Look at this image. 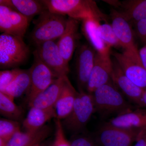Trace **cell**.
<instances>
[{
	"instance_id": "30bf717a",
	"label": "cell",
	"mask_w": 146,
	"mask_h": 146,
	"mask_svg": "<svg viewBox=\"0 0 146 146\" xmlns=\"http://www.w3.org/2000/svg\"><path fill=\"white\" fill-rule=\"evenodd\" d=\"M29 22L21 13L8 7L0 5V30L2 33L23 39Z\"/></svg>"
},
{
	"instance_id": "83f0119b",
	"label": "cell",
	"mask_w": 146,
	"mask_h": 146,
	"mask_svg": "<svg viewBox=\"0 0 146 146\" xmlns=\"http://www.w3.org/2000/svg\"><path fill=\"white\" fill-rule=\"evenodd\" d=\"M22 70L14 68L11 70H5L0 72V92L5 93L6 89L21 72Z\"/></svg>"
},
{
	"instance_id": "f1b7e54d",
	"label": "cell",
	"mask_w": 146,
	"mask_h": 146,
	"mask_svg": "<svg viewBox=\"0 0 146 146\" xmlns=\"http://www.w3.org/2000/svg\"><path fill=\"white\" fill-rule=\"evenodd\" d=\"M69 142L70 146H97L98 144L93 137L81 133L74 135Z\"/></svg>"
},
{
	"instance_id": "e0dca14e",
	"label": "cell",
	"mask_w": 146,
	"mask_h": 146,
	"mask_svg": "<svg viewBox=\"0 0 146 146\" xmlns=\"http://www.w3.org/2000/svg\"><path fill=\"white\" fill-rule=\"evenodd\" d=\"M77 93L67 76L62 91L55 106L56 115V119L63 120L70 115L73 109Z\"/></svg>"
},
{
	"instance_id": "e575fe53",
	"label": "cell",
	"mask_w": 146,
	"mask_h": 146,
	"mask_svg": "<svg viewBox=\"0 0 146 146\" xmlns=\"http://www.w3.org/2000/svg\"><path fill=\"white\" fill-rule=\"evenodd\" d=\"M7 143L1 138H0V146H6Z\"/></svg>"
},
{
	"instance_id": "52a82bcc",
	"label": "cell",
	"mask_w": 146,
	"mask_h": 146,
	"mask_svg": "<svg viewBox=\"0 0 146 146\" xmlns=\"http://www.w3.org/2000/svg\"><path fill=\"white\" fill-rule=\"evenodd\" d=\"M33 54L51 71L56 78L67 76L69 65L60 54L57 43L48 41L36 46Z\"/></svg>"
},
{
	"instance_id": "8d00e7d4",
	"label": "cell",
	"mask_w": 146,
	"mask_h": 146,
	"mask_svg": "<svg viewBox=\"0 0 146 146\" xmlns=\"http://www.w3.org/2000/svg\"><path fill=\"white\" fill-rule=\"evenodd\" d=\"M41 145H41V144H39V145H37L35 146H41Z\"/></svg>"
},
{
	"instance_id": "7a4b0ae2",
	"label": "cell",
	"mask_w": 146,
	"mask_h": 146,
	"mask_svg": "<svg viewBox=\"0 0 146 146\" xmlns=\"http://www.w3.org/2000/svg\"><path fill=\"white\" fill-rule=\"evenodd\" d=\"M95 112L102 115H119L133 110L132 106L111 82L100 86L92 93Z\"/></svg>"
},
{
	"instance_id": "9a60e30c",
	"label": "cell",
	"mask_w": 146,
	"mask_h": 146,
	"mask_svg": "<svg viewBox=\"0 0 146 146\" xmlns=\"http://www.w3.org/2000/svg\"><path fill=\"white\" fill-rule=\"evenodd\" d=\"M111 80L126 96L138 105L144 89L138 87L128 78L116 61L113 63Z\"/></svg>"
},
{
	"instance_id": "603a6c76",
	"label": "cell",
	"mask_w": 146,
	"mask_h": 146,
	"mask_svg": "<svg viewBox=\"0 0 146 146\" xmlns=\"http://www.w3.org/2000/svg\"><path fill=\"white\" fill-rule=\"evenodd\" d=\"M118 11L129 22L146 19V0H129L119 2Z\"/></svg>"
},
{
	"instance_id": "d4e9b609",
	"label": "cell",
	"mask_w": 146,
	"mask_h": 146,
	"mask_svg": "<svg viewBox=\"0 0 146 146\" xmlns=\"http://www.w3.org/2000/svg\"><path fill=\"white\" fill-rule=\"evenodd\" d=\"M0 113L9 119L18 121L23 117V112L6 94L0 92Z\"/></svg>"
},
{
	"instance_id": "3957f363",
	"label": "cell",
	"mask_w": 146,
	"mask_h": 146,
	"mask_svg": "<svg viewBox=\"0 0 146 146\" xmlns=\"http://www.w3.org/2000/svg\"><path fill=\"white\" fill-rule=\"evenodd\" d=\"M67 20L65 16L44 11L35 22L30 34L31 41L36 46L59 39L65 31Z\"/></svg>"
},
{
	"instance_id": "ba28073f",
	"label": "cell",
	"mask_w": 146,
	"mask_h": 146,
	"mask_svg": "<svg viewBox=\"0 0 146 146\" xmlns=\"http://www.w3.org/2000/svg\"><path fill=\"white\" fill-rule=\"evenodd\" d=\"M111 15V25L121 47L125 50L123 52L136 62L141 63L129 22L118 11L112 10Z\"/></svg>"
},
{
	"instance_id": "f546056e",
	"label": "cell",
	"mask_w": 146,
	"mask_h": 146,
	"mask_svg": "<svg viewBox=\"0 0 146 146\" xmlns=\"http://www.w3.org/2000/svg\"><path fill=\"white\" fill-rule=\"evenodd\" d=\"M55 119L56 127L54 140L55 146H70V142L65 138L61 121L57 119Z\"/></svg>"
},
{
	"instance_id": "d6986e66",
	"label": "cell",
	"mask_w": 146,
	"mask_h": 146,
	"mask_svg": "<svg viewBox=\"0 0 146 146\" xmlns=\"http://www.w3.org/2000/svg\"><path fill=\"white\" fill-rule=\"evenodd\" d=\"M107 123L118 127L146 129V109L131 110L116 116Z\"/></svg>"
},
{
	"instance_id": "836d02e7",
	"label": "cell",
	"mask_w": 146,
	"mask_h": 146,
	"mask_svg": "<svg viewBox=\"0 0 146 146\" xmlns=\"http://www.w3.org/2000/svg\"><path fill=\"white\" fill-rule=\"evenodd\" d=\"M138 106L141 108H146V89L144 90Z\"/></svg>"
},
{
	"instance_id": "d590c367",
	"label": "cell",
	"mask_w": 146,
	"mask_h": 146,
	"mask_svg": "<svg viewBox=\"0 0 146 146\" xmlns=\"http://www.w3.org/2000/svg\"><path fill=\"white\" fill-rule=\"evenodd\" d=\"M41 146H55L54 141L53 142H50V143L46 145H41Z\"/></svg>"
},
{
	"instance_id": "277c9868",
	"label": "cell",
	"mask_w": 146,
	"mask_h": 146,
	"mask_svg": "<svg viewBox=\"0 0 146 146\" xmlns=\"http://www.w3.org/2000/svg\"><path fill=\"white\" fill-rule=\"evenodd\" d=\"M94 112L92 94L83 91L78 92L72 111L61 122L63 128L74 135L82 133Z\"/></svg>"
},
{
	"instance_id": "8fae6325",
	"label": "cell",
	"mask_w": 146,
	"mask_h": 146,
	"mask_svg": "<svg viewBox=\"0 0 146 146\" xmlns=\"http://www.w3.org/2000/svg\"><path fill=\"white\" fill-rule=\"evenodd\" d=\"M113 63L110 56H106L96 52L94 68L89 78L86 90L92 94L100 86L110 82Z\"/></svg>"
},
{
	"instance_id": "9c48e42d",
	"label": "cell",
	"mask_w": 146,
	"mask_h": 146,
	"mask_svg": "<svg viewBox=\"0 0 146 146\" xmlns=\"http://www.w3.org/2000/svg\"><path fill=\"white\" fill-rule=\"evenodd\" d=\"M34 62L30 68L31 84L27 92L28 104L50 86L56 79L37 56L34 54Z\"/></svg>"
},
{
	"instance_id": "2e32d148",
	"label": "cell",
	"mask_w": 146,
	"mask_h": 146,
	"mask_svg": "<svg viewBox=\"0 0 146 146\" xmlns=\"http://www.w3.org/2000/svg\"><path fill=\"white\" fill-rule=\"evenodd\" d=\"M67 76L56 78L50 86L39 94L28 104L29 107L45 110L54 108Z\"/></svg>"
},
{
	"instance_id": "cb8c5ba5",
	"label": "cell",
	"mask_w": 146,
	"mask_h": 146,
	"mask_svg": "<svg viewBox=\"0 0 146 146\" xmlns=\"http://www.w3.org/2000/svg\"><path fill=\"white\" fill-rule=\"evenodd\" d=\"M31 77L30 69L22 70L21 72L16 77L6 89L4 94L10 97L12 100L23 95L27 92L31 86Z\"/></svg>"
},
{
	"instance_id": "7402d4cb",
	"label": "cell",
	"mask_w": 146,
	"mask_h": 146,
	"mask_svg": "<svg viewBox=\"0 0 146 146\" xmlns=\"http://www.w3.org/2000/svg\"><path fill=\"white\" fill-rule=\"evenodd\" d=\"M82 21V31L92 47L98 53L110 56V48L102 39L97 30V26L100 21L95 19H86Z\"/></svg>"
},
{
	"instance_id": "ac0fdd59",
	"label": "cell",
	"mask_w": 146,
	"mask_h": 146,
	"mask_svg": "<svg viewBox=\"0 0 146 146\" xmlns=\"http://www.w3.org/2000/svg\"><path fill=\"white\" fill-rule=\"evenodd\" d=\"M51 129L44 125L35 131H21L16 133L8 141L6 146H35L41 144L50 133Z\"/></svg>"
},
{
	"instance_id": "6da1fadb",
	"label": "cell",
	"mask_w": 146,
	"mask_h": 146,
	"mask_svg": "<svg viewBox=\"0 0 146 146\" xmlns=\"http://www.w3.org/2000/svg\"><path fill=\"white\" fill-rule=\"evenodd\" d=\"M47 10L52 13L68 15L78 20L95 19L100 22L107 17L100 10L96 2L91 0H43Z\"/></svg>"
},
{
	"instance_id": "5b68a950",
	"label": "cell",
	"mask_w": 146,
	"mask_h": 146,
	"mask_svg": "<svg viewBox=\"0 0 146 146\" xmlns=\"http://www.w3.org/2000/svg\"><path fill=\"white\" fill-rule=\"evenodd\" d=\"M29 54V47L22 38L4 33L0 35L1 69L16 68L27 60Z\"/></svg>"
},
{
	"instance_id": "d6a6232c",
	"label": "cell",
	"mask_w": 146,
	"mask_h": 146,
	"mask_svg": "<svg viewBox=\"0 0 146 146\" xmlns=\"http://www.w3.org/2000/svg\"><path fill=\"white\" fill-rule=\"evenodd\" d=\"M139 54L141 63L146 69V44L139 50Z\"/></svg>"
},
{
	"instance_id": "7c38bea8",
	"label": "cell",
	"mask_w": 146,
	"mask_h": 146,
	"mask_svg": "<svg viewBox=\"0 0 146 146\" xmlns=\"http://www.w3.org/2000/svg\"><path fill=\"white\" fill-rule=\"evenodd\" d=\"M96 51L92 46L82 45L78 51L76 59V70L79 91H84L93 68Z\"/></svg>"
},
{
	"instance_id": "44dd1931",
	"label": "cell",
	"mask_w": 146,
	"mask_h": 146,
	"mask_svg": "<svg viewBox=\"0 0 146 146\" xmlns=\"http://www.w3.org/2000/svg\"><path fill=\"white\" fill-rule=\"evenodd\" d=\"M30 108L23 123V127L26 131L38 130L44 126L49 120L52 118H56L54 108L46 110L33 107Z\"/></svg>"
},
{
	"instance_id": "4fadbf2b",
	"label": "cell",
	"mask_w": 146,
	"mask_h": 146,
	"mask_svg": "<svg viewBox=\"0 0 146 146\" xmlns=\"http://www.w3.org/2000/svg\"><path fill=\"white\" fill-rule=\"evenodd\" d=\"M116 61L125 74L134 84L141 89H146V69L124 52H114Z\"/></svg>"
},
{
	"instance_id": "484cf974",
	"label": "cell",
	"mask_w": 146,
	"mask_h": 146,
	"mask_svg": "<svg viewBox=\"0 0 146 146\" xmlns=\"http://www.w3.org/2000/svg\"><path fill=\"white\" fill-rule=\"evenodd\" d=\"M97 30L101 38L110 48L121 47L111 25L106 23L101 24L99 22Z\"/></svg>"
},
{
	"instance_id": "ffe728a7",
	"label": "cell",
	"mask_w": 146,
	"mask_h": 146,
	"mask_svg": "<svg viewBox=\"0 0 146 146\" xmlns=\"http://www.w3.org/2000/svg\"><path fill=\"white\" fill-rule=\"evenodd\" d=\"M0 5L8 7L21 13L29 22L34 16L47 9L41 1L35 0H1Z\"/></svg>"
},
{
	"instance_id": "1f68e13d",
	"label": "cell",
	"mask_w": 146,
	"mask_h": 146,
	"mask_svg": "<svg viewBox=\"0 0 146 146\" xmlns=\"http://www.w3.org/2000/svg\"><path fill=\"white\" fill-rule=\"evenodd\" d=\"M134 146H146V129L141 131Z\"/></svg>"
},
{
	"instance_id": "5bb4252c",
	"label": "cell",
	"mask_w": 146,
	"mask_h": 146,
	"mask_svg": "<svg viewBox=\"0 0 146 146\" xmlns=\"http://www.w3.org/2000/svg\"><path fill=\"white\" fill-rule=\"evenodd\" d=\"M78 27V21L69 17L64 33L56 43L60 54L68 64L75 48Z\"/></svg>"
},
{
	"instance_id": "4dcf8cb0",
	"label": "cell",
	"mask_w": 146,
	"mask_h": 146,
	"mask_svg": "<svg viewBox=\"0 0 146 146\" xmlns=\"http://www.w3.org/2000/svg\"><path fill=\"white\" fill-rule=\"evenodd\" d=\"M136 25L137 35L146 44V19L138 21Z\"/></svg>"
},
{
	"instance_id": "8992f818",
	"label": "cell",
	"mask_w": 146,
	"mask_h": 146,
	"mask_svg": "<svg viewBox=\"0 0 146 146\" xmlns=\"http://www.w3.org/2000/svg\"><path fill=\"white\" fill-rule=\"evenodd\" d=\"M142 130L118 127L106 123L99 130L96 140L101 146H131Z\"/></svg>"
},
{
	"instance_id": "4316f807",
	"label": "cell",
	"mask_w": 146,
	"mask_h": 146,
	"mask_svg": "<svg viewBox=\"0 0 146 146\" xmlns=\"http://www.w3.org/2000/svg\"><path fill=\"white\" fill-rule=\"evenodd\" d=\"M21 125L18 121L9 119L0 120V138L7 143L16 133L21 131Z\"/></svg>"
}]
</instances>
